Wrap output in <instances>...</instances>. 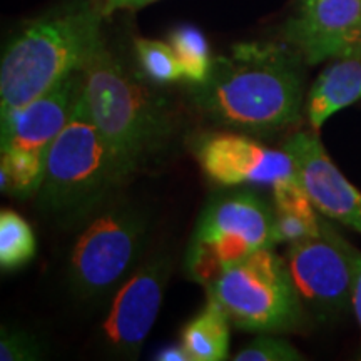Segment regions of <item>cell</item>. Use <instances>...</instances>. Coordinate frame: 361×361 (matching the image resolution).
<instances>
[{"label":"cell","instance_id":"obj_1","mask_svg":"<svg viewBox=\"0 0 361 361\" xmlns=\"http://www.w3.org/2000/svg\"><path fill=\"white\" fill-rule=\"evenodd\" d=\"M300 52L290 44L241 42L214 57L192 101L207 119L236 130L269 134L295 124L303 106Z\"/></svg>","mask_w":361,"mask_h":361},{"label":"cell","instance_id":"obj_2","mask_svg":"<svg viewBox=\"0 0 361 361\" xmlns=\"http://www.w3.org/2000/svg\"><path fill=\"white\" fill-rule=\"evenodd\" d=\"M97 0H69L29 20L0 62V112L11 114L82 71L102 42Z\"/></svg>","mask_w":361,"mask_h":361},{"label":"cell","instance_id":"obj_3","mask_svg":"<svg viewBox=\"0 0 361 361\" xmlns=\"http://www.w3.org/2000/svg\"><path fill=\"white\" fill-rule=\"evenodd\" d=\"M82 78L89 112L124 183L168 146L173 112L166 99L126 69L104 40L85 62Z\"/></svg>","mask_w":361,"mask_h":361},{"label":"cell","instance_id":"obj_4","mask_svg":"<svg viewBox=\"0 0 361 361\" xmlns=\"http://www.w3.org/2000/svg\"><path fill=\"white\" fill-rule=\"evenodd\" d=\"M111 151L90 116L82 92L47 156L39 204L61 223H74L94 213L121 184Z\"/></svg>","mask_w":361,"mask_h":361},{"label":"cell","instance_id":"obj_5","mask_svg":"<svg viewBox=\"0 0 361 361\" xmlns=\"http://www.w3.org/2000/svg\"><path fill=\"white\" fill-rule=\"evenodd\" d=\"M276 246L274 209L251 191L213 197L197 219L186 256V268L209 288L216 278L252 252Z\"/></svg>","mask_w":361,"mask_h":361},{"label":"cell","instance_id":"obj_6","mask_svg":"<svg viewBox=\"0 0 361 361\" xmlns=\"http://www.w3.org/2000/svg\"><path fill=\"white\" fill-rule=\"evenodd\" d=\"M209 296L245 331H288L301 319V300L290 268L273 247L252 252L221 273L209 286Z\"/></svg>","mask_w":361,"mask_h":361},{"label":"cell","instance_id":"obj_7","mask_svg":"<svg viewBox=\"0 0 361 361\" xmlns=\"http://www.w3.org/2000/svg\"><path fill=\"white\" fill-rule=\"evenodd\" d=\"M146 238L147 221L133 207L112 206L94 216L72 245V290L87 300L114 290L141 259Z\"/></svg>","mask_w":361,"mask_h":361},{"label":"cell","instance_id":"obj_8","mask_svg":"<svg viewBox=\"0 0 361 361\" xmlns=\"http://www.w3.org/2000/svg\"><path fill=\"white\" fill-rule=\"evenodd\" d=\"M286 263L301 303L316 314L345 311L353 295V246L322 219V233L291 243Z\"/></svg>","mask_w":361,"mask_h":361},{"label":"cell","instance_id":"obj_9","mask_svg":"<svg viewBox=\"0 0 361 361\" xmlns=\"http://www.w3.org/2000/svg\"><path fill=\"white\" fill-rule=\"evenodd\" d=\"M194 156L202 173L221 186L261 184L278 189L300 183L296 166L284 149H271L238 133H209L196 139Z\"/></svg>","mask_w":361,"mask_h":361},{"label":"cell","instance_id":"obj_10","mask_svg":"<svg viewBox=\"0 0 361 361\" xmlns=\"http://www.w3.org/2000/svg\"><path fill=\"white\" fill-rule=\"evenodd\" d=\"M171 261L156 256L137 266L121 283L102 323V336L116 353L133 358L159 314Z\"/></svg>","mask_w":361,"mask_h":361},{"label":"cell","instance_id":"obj_11","mask_svg":"<svg viewBox=\"0 0 361 361\" xmlns=\"http://www.w3.org/2000/svg\"><path fill=\"white\" fill-rule=\"evenodd\" d=\"M82 87V71H79L44 96L2 116V152L47 164L51 146L69 121Z\"/></svg>","mask_w":361,"mask_h":361},{"label":"cell","instance_id":"obj_12","mask_svg":"<svg viewBox=\"0 0 361 361\" xmlns=\"http://www.w3.org/2000/svg\"><path fill=\"white\" fill-rule=\"evenodd\" d=\"M316 211L361 234V191L329 159L316 133L298 130L284 142Z\"/></svg>","mask_w":361,"mask_h":361},{"label":"cell","instance_id":"obj_13","mask_svg":"<svg viewBox=\"0 0 361 361\" xmlns=\"http://www.w3.org/2000/svg\"><path fill=\"white\" fill-rule=\"evenodd\" d=\"M361 22V0H301L284 25L286 44L310 64L333 59L338 44Z\"/></svg>","mask_w":361,"mask_h":361},{"label":"cell","instance_id":"obj_14","mask_svg":"<svg viewBox=\"0 0 361 361\" xmlns=\"http://www.w3.org/2000/svg\"><path fill=\"white\" fill-rule=\"evenodd\" d=\"M361 99V56L336 57L328 66L306 99V114L313 130L322 126L338 111L345 109Z\"/></svg>","mask_w":361,"mask_h":361},{"label":"cell","instance_id":"obj_15","mask_svg":"<svg viewBox=\"0 0 361 361\" xmlns=\"http://www.w3.org/2000/svg\"><path fill=\"white\" fill-rule=\"evenodd\" d=\"M231 319L218 301L209 296L204 308L184 326L180 345L191 361H221L229 355Z\"/></svg>","mask_w":361,"mask_h":361},{"label":"cell","instance_id":"obj_16","mask_svg":"<svg viewBox=\"0 0 361 361\" xmlns=\"http://www.w3.org/2000/svg\"><path fill=\"white\" fill-rule=\"evenodd\" d=\"M274 236L276 245L296 243L322 233V219L301 183H293L273 191Z\"/></svg>","mask_w":361,"mask_h":361},{"label":"cell","instance_id":"obj_17","mask_svg":"<svg viewBox=\"0 0 361 361\" xmlns=\"http://www.w3.org/2000/svg\"><path fill=\"white\" fill-rule=\"evenodd\" d=\"M168 42L178 56L184 79L192 85L206 82L213 69L214 59L211 57V49L204 34L194 25H179L171 30Z\"/></svg>","mask_w":361,"mask_h":361},{"label":"cell","instance_id":"obj_18","mask_svg":"<svg viewBox=\"0 0 361 361\" xmlns=\"http://www.w3.org/2000/svg\"><path fill=\"white\" fill-rule=\"evenodd\" d=\"M37 252L34 229L16 211L0 213V268L16 271L34 259Z\"/></svg>","mask_w":361,"mask_h":361},{"label":"cell","instance_id":"obj_19","mask_svg":"<svg viewBox=\"0 0 361 361\" xmlns=\"http://www.w3.org/2000/svg\"><path fill=\"white\" fill-rule=\"evenodd\" d=\"M135 57L142 74L156 84H171L184 79L183 67L169 42L154 39H135Z\"/></svg>","mask_w":361,"mask_h":361},{"label":"cell","instance_id":"obj_20","mask_svg":"<svg viewBox=\"0 0 361 361\" xmlns=\"http://www.w3.org/2000/svg\"><path fill=\"white\" fill-rule=\"evenodd\" d=\"M236 361H300L303 355L290 341L264 333L234 356Z\"/></svg>","mask_w":361,"mask_h":361},{"label":"cell","instance_id":"obj_21","mask_svg":"<svg viewBox=\"0 0 361 361\" xmlns=\"http://www.w3.org/2000/svg\"><path fill=\"white\" fill-rule=\"evenodd\" d=\"M42 356L40 343L30 333L22 329H2L0 336V360L32 361Z\"/></svg>","mask_w":361,"mask_h":361},{"label":"cell","instance_id":"obj_22","mask_svg":"<svg viewBox=\"0 0 361 361\" xmlns=\"http://www.w3.org/2000/svg\"><path fill=\"white\" fill-rule=\"evenodd\" d=\"M356 319L361 328V251L353 247V295H351Z\"/></svg>","mask_w":361,"mask_h":361},{"label":"cell","instance_id":"obj_23","mask_svg":"<svg viewBox=\"0 0 361 361\" xmlns=\"http://www.w3.org/2000/svg\"><path fill=\"white\" fill-rule=\"evenodd\" d=\"M355 54H360L361 56V22L356 25L355 30H351V32L338 44L333 59L343 56H355Z\"/></svg>","mask_w":361,"mask_h":361},{"label":"cell","instance_id":"obj_24","mask_svg":"<svg viewBox=\"0 0 361 361\" xmlns=\"http://www.w3.org/2000/svg\"><path fill=\"white\" fill-rule=\"evenodd\" d=\"M152 2H157V0H97L99 7H101V11L106 17H109L111 13L117 11H124V8L146 7Z\"/></svg>","mask_w":361,"mask_h":361},{"label":"cell","instance_id":"obj_25","mask_svg":"<svg viewBox=\"0 0 361 361\" xmlns=\"http://www.w3.org/2000/svg\"><path fill=\"white\" fill-rule=\"evenodd\" d=\"M156 360H159V361H191L188 351L184 350L183 345L168 346V348L161 350L159 353L156 355Z\"/></svg>","mask_w":361,"mask_h":361}]
</instances>
